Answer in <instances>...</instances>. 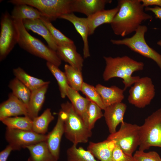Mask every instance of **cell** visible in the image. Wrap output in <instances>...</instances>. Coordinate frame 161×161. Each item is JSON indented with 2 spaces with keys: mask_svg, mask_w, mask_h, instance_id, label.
<instances>
[{
  "mask_svg": "<svg viewBox=\"0 0 161 161\" xmlns=\"http://www.w3.org/2000/svg\"><path fill=\"white\" fill-rule=\"evenodd\" d=\"M127 107L125 103L120 102L106 106L104 109L103 116L110 134L116 132L118 125L124 122Z\"/></svg>",
  "mask_w": 161,
  "mask_h": 161,
  "instance_id": "cell-13",
  "label": "cell"
},
{
  "mask_svg": "<svg viewBox=\"0 0 161 161\" xmlns=\"http://www.w3.org/2000/svg\"><path fill=\"white\" fill-rule=\"evenodd\" d=\"M95 88L106 107L122 102L124 99V90L116 86L107 87L99 84L97 85Z\"/></svg>",
  "mask_w": 161,
  "mask_h": 161,
  "instance_id": "cell-21",
  "label": "cell"
},
{
  "mask_svg": "<svg viewBox=\"0 0 161 161\" xmlns=\"http://www.w3.org/2000/svg\"><path fill=\"white\" fill-rule=\"evenodd\" d=\"M21 115L27 116V106L12 93H10L8 99L0 104V121L7 117Z\"/></svg>",
  "mask_w": 161,
  "mask_h": 161,
  "instance_id": "cell-12",
  "label": "cell"
},
{
  "mask_svg": "<svg viewBox=\"0 0 161 161\" xmlns=\"http://www.w3.org/2000/svg\"><path fill=\"white\" fill-rule=\"evenodd\" d=\"M133 157L136 161H161L160 156L155 151L145 152L138 150L135 152Z\"/></svg>",
  "mask_w": 161,
  "mask_h": 161,
  "instance_id": "cell-36",
  "label": "cell"
},
{
  "mask_svg": "<svg viewBox=\"0 0 161 161\" xmlns=\"http://www.w3.org/2000/svg\"><path fill=\"white\" fill-rule=\"evenodd\" d=\"M157 45L161 47V40H160L159 41H158L157 42Z\"/></svg>",
  "mask_w": 161,
  "mask_h": 161,
  "instance_id": "cell-41",
  "label": "cell"
},
{
  "mask_svg": "<svg viewBox=\"0 0 161 161\" xmlns=\"http://www.w3.org/2000/svg\"><path fill=\"white\" fill-rule=\"evenodd\" d=\"M59 113L63 120L64 134L66 138L77 145L86 143L92 133L74 109L71 103L66 102L61 104Z\"/></svg>",
  "mask_w": 161,
  "mask_h": 161,
  "instance_id": "cell-3",
  "label": "cell"
},
{
  "mask_svg": "<svg viewBox=\"0 0 161 161\" xmlns=\"http://www.w3.org/2000/svg\"><path fill=\"white\" fill-rule=\"evenodd\" d=\"M59 18L68 21L73 24L77 32L81 36L83 42L84 58H86L90 57L88 41L89 28L87 17H79L76 16L73 13H71L63 15Z\"/></svg>",
  "mask_w": 161,
  "mask_h": 161,
  "instance_id": "cell-14",
  "label": "cell"
},
{
  "mask_svg": "<svg viewBox=\"0 0 161 161\" xmlns=\"http://www.w3.org/2000/svg\"><path fill=\"white\" fill-rule=\"evenodd\" d=\"M13 151L12 148L8 145L0 152V161H7L11 151Z\"/></svg>",
  "mask_w": 161,
  "mask_h": 161,
  "instance_id": "cell-38",
  "label": "cell"
},
{
  "mask_svg": "<svg viewBox=\"0 0 161 161\" xmlns=\"http://www.w3.org/2000/svg\"><path fill=\"white\" fill-rule=\"evenodd\" d=\"M65 73L69 86L77 91H80L83 83L81 71L70 65H64Z\"/></svg>",
  "mask_w": 161,
  "mask_h": 161,
  "instance_id": "cell-32",
  "label": "cell"
},
{
  "mask_svg": "<svg viewBox=\"0 0 161 161\" xmlns=\"http://www.w3.org/2000/svg\"><path fill=\"white\" fill-rule=\"evenodd\" d=\"M80 91L90 101L98 105L102 110L106 107L103 103L101 97L95 87L83 82Z\"/></svg>",
  "mask_w": 161,
  "mask_h": 161,
  "instance_id": "cell-34",
  "label": "cell"
},
{
  "mask_svg": "<svg viewBox=\"0 0 161 161\" xmlns=\"http://www.w3.org/2000/svg\"><path fill=\"white\" fill-rule=\"evenodd\" d=\"M46 66L57 81L61 97L65 98L70 86L65 72L60 70L58 67L49 62H47Z\"/></svg>",
  "mask_w": 161,
  "mask_h": 161,
  "instance_id": "cell-31",
  "label": "cell"
},
{
  "mask_svg": "<svg viewBox=\"0 0 161 161\" xmlns=\"http://www.w3.org/2000/svg\"><path fill=\"white\" fill-rule=\"evenodd\" d=\"M13 73L15 78L20 80L31 92L50 83L49 81H44L29 75L20 67L14 69Z\"/></svg>",
  "mask_w": 161,
  "mask_h": 161,
  "instance_id": "cell-25",
  "label": "cell"
},
{
  "mask_svg": "<svg viewBox=\"0 0 161 161\" xmlns=\"http://www.w3.org/2000/svg\"><path fill=\"white\" fill-rule=\"evenodd\" d=\"M11 15L14 20L40 19L43 16L38 10L26 4L15 5Z\"/></svg>",
  "mask_w": 161,
  "mask_h": 161,
  "instance_id": "cell-26",
  "label": "cell"
},
{
  "mask_svg": "<svg viewBox=\"0 0 161 161\" xmlns=\"http://www.w3.org/2000/svg\"><path fill=\"white\" fill-rule=\"evenodd\" d=\"M117 6L119 11L110 24L117 35L125 37L135 32L143 21L152 19L144 12L140 0H118Z\"/></svg>",
  "mask_w": 161,
  "mask_h": 161,
  "instance_id": "cell-1",
  "label": "cell"
},
{
  "mask_svg": "<svg viewBox=\"0 0 161 161\" xmlns=\"http://www.w3.org/2000/svg\"><path fill=\"white\" fill-rule=\"evenodd\" d=\"M119 10V7L117 6L113 9L100 10L87 17L89 35H92L95 29L99 26L104 24H110Z\"/></svg>",
  "mask_w": 161,
  "mask_h": 161,
  "instance_id": "cell-20",
  "label": "cell"
},
{
  "mask_svg": "<svg viewBox=\"0 0 161 161\" xmlns=\"http://www.w3.org/2000/svg\"><path fill=\"white\" fill-rule=\"evenodd\" d=\"M26 148L30 153L27 161H57L50 152L46 141L28 146Z\"/></svg>",
  "mask_w": 161,
  "mask_h": 161,
  "instance_id": "cell-24",
  "label": "cell"
},
{
  "mask_svg": "<svg viewBox=\"0 0 161 161\" xmlns=\"http://www.w3.org/2000/svg\"><path fill=\"white\" fill-rule=\"evenodd\" d=\"M102 110L98 105L90 101L87 111L88 127L92 130L94 127L96 122L103 116Z\"/></svg>",
  "mask_w": 161,
  "mask_h": 161,
  "instance_id": "cell-35",
  "label": "cell"
},
{
  "mask_svg": "<svg viewBox=\"0 0 161 161\" xmlns=\"http://www.w3.org/2000/svg\"><path fill=\"white\" fill-rule=\"evenodd\" d=\"M64 134V120L59 113L56 124L52 130L47 134L46 140L50 152L57 161L59 158L60 143Z\"/></svg>",
  "mask_w": 161,
  "mask_h": 161,
  "instance_id": "cell-15",
  "label": "cell"
},
{
  "mask_svg": "<svg viewBox=\"0 0 161 161\" xmlns=\"http://www.w3.org/2000/svg\"><path fill=\"white\" fill-rule=\"evenodd\" d=\"M68 161H99L88 150L73 144L66 151Z\"/></svg>",
  "mask_w": 161,
  "mask_h": 161,
  "instance_id": "cell-30",
  "label": "cell"
},
{
  "mask_svg": "<svg viewBox=\"0 0 161 161\" xmlns=\"http://www.w3.org/2000/svg\"><path fill=\"white\" fill-rule=\"evenodd\" d=\"M146 11H151L154 13L156 18L161 19V7L156 6L154 7H147L145 8Z\"/></svg>",
  "mask_w": 161,
  "mask_h": 161,
  "instance_id": "cell-40",
  "label": "cell"
},
{
  "mask_svg": "<svg viewBox=\"0 0 161 161\" xmlns=\"http://www.w3.org/2000/svg\"><path fill=\"white\" fill-rule=\"evenodd\" d=\"M112 1L110 0H72V13H79L88 17L104 10L106 4Z\"/></svg>",
  "mask_w": 161,
  "mask_h": 161,
  "instance_id": "cell-16",
  "label": "cell"
},
{
  "mask_svg": "<svg viewBox=\"0 0 161 161\" xmlns=\"http://www.w3.org/2000/svg\"><path fill=\"white\" fill-rule=\"evenodd\" d=\"M5 138L13 151H19L28 146L46 141L47 135L39 134L31 131L6 127Z\"/></svg>",
  "mask_w": 161,
  "mask_h": 161,
  "instance_id": "cell-11",
  "label": "cell"
},
{
  "mask_svg": "<svg viewBox=\"0 0 161 161\" xmlns=\"http://www.w3.org/2000/svg\"><path fill=\"white\" fill-rule=\"evenodd\" d=\"M1 121L8 128L32 131V120L27 116L8 117Z\"/></svg>",
  "mask_w": 161,
  "mask_h": 161,
  "instance_id": "cell-28",
  "label": "cell"
},
{
  "mask_svg": "<svg viewBox=\"0 0 161 161\" xmlns=\"http://www.w3.org/2000/svg\"><path fill=\"white\" fill-rule=\"evenodd\" d=\"M140 1L144 7L153 5L161 7V0H140Z\"/></svg>",
  "mask_w": 161,
  "mask_h": 161,
  "instance_id": "cell-39",
  "label": "cell"
},
{
  "mask_svg": "<svg viewBox=\"0 0 161 161\" xmlns=\"http://www.w3.org/2000/svg\"><path fill=\"white\" fill-rule=\"evenodd\" d=\"M8 87L12 91L13 94L21 100L27 108L31 91L15 77L10 81Z\"/></svg>",
  "mask_w": 161,
  "mask_h": 161,
  "instance_id": "cell-29",
  "label": "cell"
},
{
  "mask_svg": "<svg viewBox=\"0 0 161 161\" xmlns=\"http://www.w3.org/2000/svg\"><path fill=\"white\" fill-rule=\"evenodd\" d=\"M23 24L27 30H30L41 36L47 42L48 46L56 51L58 45L47 28L40 19H24Z\"/></svg>",
  "mask_w": 161,
  "mask_h": 161,
  "instance_id": "cell-19",
  "label": "cell"
},
{
  "mask_svg": "<svg viewBox=\"0 0 161 161\" xmlns=\"http://www.w3.org/2000/svg\"><path fill=\"white\" fill-rule=\"evenodd\" d=\"M54 119L50 109H47L40 115L32 120V131L39 134H45L49 124Z\"/></svg>",
  "mask_w": 161,
  "mask_h": 161,
  "instance_id": "cell-27",
  "label": "cell"
},
{
  "mask_svg": "<svg viewBox=\"0 0 161 161\" xmlns=\"http://www.w3.org/2000/svg\"><path fill=\"white\" fill-rule=\"evenodd\" d=\"M72 0H10L15 5L26 4L38 10L50 21L56 20L65 14L72 13Z\"/></svg>",
  "mask_w": 161,
  "mask_h": 161,
  "instance_id": "cell-6",
  "label": "cell"
},
{
  "mask_svg": "<svg viewBox=\"0 0 161 161\" xmlns=\"http://www.w3.org/2000/svg\"><path fill=\"white\" fill-rule=\"evenodd\" d=\"M145 25H140L131 37L122 39H111L113 44L124 45L131 50L155 61L161 70V55L146 43L145 35L148 30Z\"/></svg>",
  "mask_w": 161,
  "mask_h": 161,
  "instance_id": "cell-7",
  "label": "cell"
},
{
  "mask_svg": "<svg viewBox=\"0 0 161 161\" xmlns=\"http://www.w3.org/2000/svg\"><path fill=\"white\" fill-rule=\"evenodd\" d=\"M112 161H136L132 156L124 153L116 144L113 150Z\"/></svg>",
  "mask_w": 161,
  "mask_h": 161,
  "instance_id": "cell-37",
  "label": "cell"
},
{
  "mask_svg": "<svg viewBox=\"0 0 161 161\" xmlns=\"http://www.w3.org/2000/svg\"><path fill=\"white\" fill-rule=\"evenodd\" d=\"M129 93L128 102L139 108H143L149 105L155 94L152 80L148 77L140 78L131 87Z\"/></svg>",
  "mask_w": 161,
  "mask_h": 161,
  "instance_id": "cell-10",
  "label": "cell"
},
{
  "mask_svg": "<svg viewBox=\"0 0 161 161\" xmlns=\"http://www.w3.org/2000/svg\"><path fill=\"white\" fill-rule=\"evenodd\" d=\"M14 20L18 33L17 44L21 48L58 67L61 65V60L56 51L31 35L25 27L22 20Z\"/></svg>",
  "mask_w": 161,
  "mask_h": 161,
  "instance_id": "cell-4",
  "label": "cell"
},
{
  "mask_svg": "<svg viewBox=\"0 0 161 161\" xmlns=\"http://www.w3.org/2000/svg\"><path fill=\"white\" fill-rule=\"evenodd\" d=\"M18 33L14 19L6 11L0 20V61L4 60L18 43Z\"/></svg>",
  "mask_w": 161,
  "mask_h": 161,
  "instance_id": "cell-9",
  "label": "cell"
},
{
  "mask_svg": "<svg viewBox=\"0 0 161 161\" xmlns=\"http://www.w3.org/2000/svg\"><path fill=\"white\" fill-rule=\"evenodd\" d=\"M56 52L61 60L74 68L82 71L83 59L77 52L74 43L58 45Z\"/></svg>",
  "mask_w": 161,
  "mask_h": 161,
  "instance_id": "cell-17",
  "label": "cell"
},
{
  "mask_svg": "<svg viewBox=\"0 0 161 161\" xmlns=\"http://www.w3.org/2000/svg\"><path fill=\"white\" fill-rule=\"evenodd\" d=\"M49 84L45 85L31 92L27 106V116L32 120L38 116L44 102Z\"/></svg>",
  "mask_w": 161,
  "mask_h": 161,
  "instance_id": "cell-23",
  "label": "cell"
},
{
  "mask_svg": "<svg viewBox=\"0 0 161 161\" xmlns=\"http://www.w3.org/2000/svg\"><path fill=\"white\" fill-rule=\"evenodd\" d=\"M139 133V150L144 151L152 146L161 148V108L145 119Z\"/></svg>",
  "mask_w": 161,
  "mask_h": 161,
  "instance_id": "cell-5",
  "label": "cell"
},
{
  "mask_svg": "<svg viewBox=\"0 0 161 161\" xmlns=\"http://www.w3.org/2000/svg\"><path fill=\"white\" fill-rule=\"evenodd\" d=\"M48 29L58 45L74 43L73 41L63 34L52 25L47 18L42 16L40 18Z\"/></svg>",
  "mask_w": 161,
  "mask_h": 161,
  "instance_id": "cell-33",
  "label": "cell"
},
{
  "mask_svg": "<svg viewBox=\"0 0 161 161\" xmlns=\"http://www.w3.org/2000/svg\"><path fill=\"white\" fill-rule=\"evenodd\" d=\"M106 66L103 74L104 81H107L113 78L123 79L125 90L137 81L140 77L132 76V73L143 69L144 64L134 60L127 56L113 58L104 56Z\"/></svg>",
  "mask_w": 161,
  "mask_h": 161,
  "instance_id": "cell-2",
  "label": "cell"
},
{
  "mask_svg": "<svg viewBox=\"0 0 161 161\" xmlns=\"http://www.w3.org/2000/svg\"><path fill=\"white\" fill-rule=\"evenodd\" d=\"M140 126L125 122L121 124L119 129L110 134L107 139L114 141L116 144L125 154L132 156L139 146Z\"/></svg>",
  "mask_w": 161,
  "mask_h": 161,
  "instance_id": "cell-8",
  "label": "cell"
},
{
  "mask_svg": "<svg viewBox=\"0 0 161 161\" xmlns=\"http://www.w3.org/2000/svg\"><path fill=\"white\" fill-rule=\"evenodd\" d=\"M115 145L114 141L107 139L97 143L90 142L87 150L100 161H112V153Z\"/></svg>",
  "mask_w": 161,
  "mask_h": 161,
  "instance_id": "cell-18",
  "label": "cell"
},
{
  "mask_svg": "<svg viewBox=\"0 0 161 161\" xmlns=\"http://www.w3.org/2000/svg\"><path fill=\"white\" fill-rule=\"evenodd\" d=\"M66 96L69 99L74 109L88 127L87 111L90 101L81 96L78 91L70 86L68 89Z\"/></svg>",
  "mask_w": 161,
  "mask_h": 161,
  "instance_id": "cell-22",
  "label": "cell"
}]
</instances>
